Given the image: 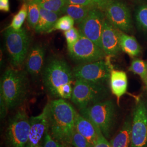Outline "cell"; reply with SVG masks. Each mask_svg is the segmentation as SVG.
<instances>
[{
	"mask_svg": "<svg viewBox=\"0 0 147 147\" xmlns=\"http://www.w3.org/2000/svg\"><path fill=\"white\" fill-rule=\"evenodd\" d=\"M45 106L49 134L53 138L65 146H71L77 111L63 99L52 100Z\"/></svg>",
	"mask_w": 147,
	"mask_h": 147,
	"instance_id": "obj_1",
	"label": "cell"
},
{
	"mask_svg": "<svg viewBox=\"0 0 147 147\" xmlns=\"http://www.w3.org/2000/svg\"><path fill=\"white\" fill-rule=\"evenodd\" d=\"M42 76L44 88L50 96L70 99L75 78L73 70L65 61L61 58L51 59L44 67Z\"/></svg>",
	"mask_w": 147,
	"mask_h": 147,
	"instance_id": "obj_2",
	"label": "cell"
},
{
	"mask_svg": "<svg viewBox=\"0 0 147 147\" xmlns=\"http://www.w3.org/2000/svg\"><path fill=\"white\" fill-rule=\"evenodd\" d=\"M30 84L27 74L24 71L8 69L1 79L0 99L8 111L19 107L26 100Z\"/></svg>",
	"mask_w": 147,
	"mask_h": 147,
	"instance_id": "obj_3",
	"label": "cell"
},
{
	"mask_svg": "<svg viewBox=\"0 0 147 147\" xmlns=\"http://www.w3.org/2000/svg\"><path fill=\"white\" fill-rule=\"evenodd\" d=\"M79 112L96 125L106 138L110 137L116 114L115 106L112 100L96 102L79 110Z\"/></svg>",
	"mask_w": 147,
	"mask_h": 147,
	"instance_id": "obj_4",
	"label": "cell"
},
{
	"mask_svg": "<svg viewBox=\"0 0 147 147\" xmlns=\"http://www.w3.org/2000/svg\"><path fill=\"white\" fill-rule=\"evenodd\" d=\"M4 34L11 64L14 67H19L23 64L29 53L30 37L25 28L14 30L8 27Z\"/></svg>",
	"mask_w": 147,
	"mask_h": 147,
	"instance_id": "obj_5",
	"label": "cell"
},
{
	"mask_svg": "<svg viewBox=\"0 0 147 147\" xmlns=\"http://www.w3.org/2000/svg\"><path fill=\"white\" fill-rule=\"evenodd\" d=\"M108 94V89L105 85L75 80L70 99L78 110H80L105 100Z\"/></svg>",
	"mask_w": 147,
	"mask_h": 147,
	"instance_id": "obj_6",
	"label": "cell"
},
{
	"mask_svg": "<svg viewBox=\"0 0 147 147\" xmlns=\"http://www.w3.org/2000/svg\"><path fill=\"white\" fill-rule=\"evenodd\" d=\"M30 129V117L25 109L16 111L9 120L5 139L7 147H26Z\"/></svg>",
	"mask_w": 147,
	"mask_h": 147,
	"instance_id": "obj_7",
	"label": "cell"
},
{
	"mask_svg": "<svg viewBox=\"0 0 147 147\" xmlns=\"http://www.w3.org/2000/svg\"><path fill=\"white\" fill-rule=\"evenodd\" d=\"M112 70V65L108 59L80 64L73 69V73L75 80L105 85L110 81Z\"/></svg>",
	"mask_w": 147,
	"mask_h": 147,
	"instance_id": "obj_8",
	"label": "cell"
},
{
	"mask_svg": "<svg viewBox=\"0 0 147 147\" xmlns=\"http://www.w3.org/2000/svg\"><path fill=\"white\" fill-rule=\"evenodd\" d=\"M67 48L69 56L74 61L80 63L102 60L106 55L102 49L82 34L76 42Z\"/></svg>",
	"mask_w": 147,
	"mask_h": 147,
	"instance_id": "obj_9",
	"label": "cell"
},
{
	"mask_svg": "<svg viewBox=\"0 0 147 147\" xmlns=\"http://www.w3.org/2000/svg\"><path fill=\"white\" fill-rule=\"evenodd\" d=\"M129 147H147V106L142 100L134 110Z\"/></svg>",
	"mask_w": 147,
	"mask_h": 147,
	"instance_id": "obj_10",
	"label": "cell"
},
{
	"mask_svg": "<svg viewBox=\"0 0 147 147\" xmlns=\"http://www.w3.org/2000/svg\"><path fill=\"white\" fill-rule=\"evenodd\" d=\"M105 20L103 11L93 7L84 20L78 24L80 34L88 38L101 49V37Z\"/></svg>",
	"mask_w": 147,
	"mask_h": 147,
	"instance_id": "obj_11",
	"label": "cell"
},
{
	"mask_svg": "<svg viewBox=\"0 0 147 147\" xmlns=\"http://www.w3.org/2000/svg\"><path fill=\"white\" fill-rule=\"evenodd\" d=\"M106 19L116 28L128 32L131 30V17L128 7L119 0H111L104 10Z\"/></svg>",
	"mask_w": 147,
	"mask_h": 147,
	"instance_id": "obj_12",
	"label": "cell"
},
{
	"mask_svg": "<svg viewBox=\"0 0 147 147\" xmlns=\"http://www.w3.org/2000/svg\"><path fill=\"white\" fill-rule=\"evenodd\" d=\"M49 132L46 106L39 115L30 117V129L26 147H41Z\"/></svg>",
	"mask_w": 147,
	"mask_h": 147,
	"instance_id": "obj_13",
	"label": "cell"
},
{
	"mask_svg": "<svg viewBox=\"0 0 147 147\" xmlns=\"http://www.w3.org/2000/svg\"><path fill=\"white\" fill-rule=\"evenodd\" d=\"M120 34L106 18L101 37V48L106 55L115 56L119 53L121 49Z\"/></svg>",
	"mask_w": 147,
	"mask_h": 147,
	"instance_id": "obj_14",
	"label": "cell"
},
{
	"mask_svg": "<svg viewBox=\"0 0 147 147\" xmlns=\"http://www.w3.org/2000/svg\"><path fill=\"white\" fill-rule=\"evenodd\" d=\"M75 129L84 137L93 147L102 134L91 121L81 115L79 112H77L76 115Z\"/></svg>",
	"mask_w": 147,
	"mask_h": 147,
	"instance_id": "obj_15",
	"label": "cell"
},
{
	"mask_svg": "<svg viewBox=\"0 0 147 147\" xmlns=\"http://www.w3.org/2000/svg\"><path fill=\"white\" fill-rule=\"evenodd\" d=\"M45 49L39 44L34 45L30 50L26 58L27 72L37 78L41 73L44 62Z\"/></svg>",
	"mask_w": 147,
	"mask_h": 147,
	"instance_id": "obj_16",
	"label": "cell"
},
{
	"mask_svg": "<svg viewBox=\"0 0 147 147\" xmlns=\"http://www.w3.org/2000/svg\"><path fill=\"white\" fill-rule=\"evenodd\" d=\"M110 84L112 93L117 98L118 102H119L120 98L126 93L127 90L126 74L123 71L113 69L111 73Z\"/></svg>",
	"mask_w": 147,
	"mask_h": 147,
	"instance_id": "obj_17",
	"label": "cell"
},
{
	"mask_svg": "<svg viewBox=\"0 0 147 147\" xmlns=\"http://www.w3.org/2000/svg\"><path fill=\"white\" fill-rule=\"evenodd\" d=\"M61 14L40 8V17L34 28L37 33H49L52 30Z\"/></svg>",
	"mask_w": 147,
	"mask_h": 147,
	"instance_id": "obj_18",
	"label": "cell"
},
{
	"mask_svg": "<svg viewBox=\"0 0 147 147\" xmlns=\"http://www.w3.org/2000/svg\"><path fill=\"white\" fill-rule=\"evenodd\" d=\"M132 121L129 118L124 122L119 131L111 141V147H129L130 144Z\"/></svg>",
	"mask_w": 147,
	"mask_h": 147,
	"instance_id": "obj_19",
	"label": "cell"
},
{
	"mask_svg": "<svg viewBox=\"0 0 147 147\" xmlns=\"http://www.w3.org/2000/svg\"><path fill=\"white\" fill-rule=\"evenodd\" d=\"M121 50L131 57H135L141 53V47L135 37L125 33L120 34Z\"/></svg>",
	"mask_w": 147,
	"mask_h": 147,
	"instance_id": "obj_20",
	"label": "cell"
},
{
	"mask_svg": "<svg viewBox=\"0 0 147 147\" xmlns=\"http://www.w3.org/2000/svg\"><path fill=\"white\" fill-rule=\"evenodd\" d=\"M92 8L84 5L67 3L63 13L71 17L75 22L79 24L84 20Z\"/></svg>",
	"mask_w": 147,
	"mask_h": 147,
	"instance_id": "obj_21",
	"label": "cell"
},
{
	"mask_svg": "<svg viewBox=\"0 0 147 147\" xmlns=\"http://www.w3.org/2000/svg\"><path fill=\"white\" fill-rule=\"evenodd\" d=\"M28 14L27 20L30 27L34 29L40 17V0H33L28 3Z\"/></svg>",
	"mask_w": 147,
	"mask_h": 147,
	"instance_id": "obj_22",
	"label": "cell"
},
{
	"mask_svg": "<svg viewBox=\"0 0 147 147\" xmlns=\"http://www.w3.org/2000/svg\"><path fill=\"white\" fill-rule=\"evenodd\" d=\"M27 14L28 5L24 2L21 5L20 10L14 16L9 27L14 30H19L21 29L24 21L27 18Z\"/></svg>",
	"mask_w": 147,
	"mask_h": 147,
	"instance_id": "obj_23",
	"label": "cell"
},
{
	"mask_svg": "<svg viewBox=\"0 0 147 147\" xmlns=\"http://www.w3.org/2000/svg\"><path fill=\"white\" fill-rule=\"evenodd\" d=\"M41 7L49 11L61 14L67 4L65 0H40Z\"/></svg>",
	"mask_w": 147,
	"mask_h": 147,
	"instance_id": "obj_24",
	"label": "cell"
},
{
	"mask_svg": "<svg viewBox=\"0 0 147 147\" xmlns=\"http://www.w3.org/2000/svg\"><path fill=\"white\" fill-rule=\"evenodd\" d=\"M129 70L135 74L138 75L145 81L147 77V64L144 61L140 59H135L132 62Z\"/></svg>",
	"mask_w": 147,
	"mask_h": 147,
	"instance_id": "obj_25",
	"label": "cell"
},
{
	"mask_svg": "<svg viewBox=\"0 0 147 147\" xmlns=\"http://www.w3.org/2000/svg\"><path fill=\"white\" fill-rule=\"evenodd\" d=\"M75 21L70 16H65L59 18L55 23L54 26L49 33L54 31H66L73 27Z\"/></svg>",
	"mask_w": 147,
	"mask_h": 147,
	"instance_id": "obj_26",
	"label": "cell"
},
{
	"mask_svg": "<svg viewBox=\"0 0 147 147\" xmlns=\"http://www.w3.org/2000/svg\"><path fill=\"white\" fill-rule=\"evenodd\" d=\"M135 17L139 26L147 32V5L140 6L136 11Z\"/></svg>",
	"mask_w": 147,
	"mask_h": 147,
	"instance_id": "obj_27",
	"label": "cell"
},
{
	"mask_svg": "<svg viewBox=\"0 0 147 147\" xmlns=\"http://www.w3.org/2000/svg\"><path fill=\"white\" fill-rule=\"evenodd\" d=\"M71 146L73 147H93L84 137L75 129L72 136Z\"/></svg>",
	"mask_w": 147,
	"mask_h": 147,
	"instance_id": "obj_28",
	"label": "cell"
},
{
	"mask_svg": "<svg viewBox=\"0 0 147 147\" xmlns=\"http://www.w3.org/2000/svg\"><path fill=\"white\" fill-rule=\"evenodd\" d=\"M64 34L67 43V47L73 45L74 43L76 42L81 36L79 30L74 27L68 31L64 32Z\"/></svg>",
	"mask_w": 147,
	"mask_h": 147,
	"instance_id": "obj_29",
	"label": "cell"
},
{
	"mask_svg": "<svg viewBox=\"0 0 147 147\" xmlns=\"http://www.w3.org/2000/svg\"><path fill=\"white\" fill-rule=\"evenodd\" d=\"M41 147H65V146L53 138L48 132Z\"/></svg>",
	"mask_w": 147,
	"mask_h": 147,
	"instance_id": "obj_30",
	"label": "cell"
},
{
	"mask_svg": "<svg viewBox=\"0 0 147 147\" xmlns=\"http://www.w3.org/2000/svg\"><path fill=\"white\" fill-rule=\"evenodd\" d=\"M67 3L72 4V5H84L89 7L90 8L95 7L94 3L92 2L91 0H65Z\"/></svg>",
	"mask_w": 147,
	"mask_h": 147,
	"instance_id": "obj_31",
	"label": "cell"
},
{
	"mask_svg": "<svg viewBox=\"0 0 147 147\" xmlns=\"http://www.w3.org/2000/svg\"><path fill=\"white\" fill-rule=\"evenodd\" d=\"M95 7L102 11H104L106 6L111 0H91Z\"/></svg>",
	"mask_w": 147,
	"mask_h": 147,
	"instance_id": "obj_32",
	"label": "cell"
},
{
	"mask_svg": "<svg viewBox=\"0 0 147 147\" xmlns=\"http://www.w3.org/2000/svg\"><path fill=\"white\" fill-rule=\"evenodd\" d=\"M93 147H111L110 143L107 141L106 138L101 134Z\"/></svg>",
	"mask_w": 147,
	"mask_h": 147,
	"instance_id": "obj_33",
	"label": "cell"
},
{
	"mask_svg": "<svg viewBox=\"0 0 147 147\" xmlns=\"http://www.w3.org/2000/svg\"><path fill=\"white\" fill-rule=\"evenodd\" d=\"M0 10L5 12L9 11V0H0Z\"/></svg>",
	"mask_w": 147,
	"mask_h": 147,
	"instance_id": "obj_34",
	"label": "cell"
},
{
	"mask_svg": "<svg viewBox=\"0 0 147 147\" xmlns=\"http://www.w3.org/2000/svg\"><path fill=\"white\" fill-rule=\"evenodd\" d=\"M24 1V2L25 3H30L31 2H32V1H33V0H23Z\"/></svg>",
	"mask_w": 147,
	"mask_h": 147,
	"instance_id": "obj_35",
	"label": "cell"
},
{
	"mask_svg": "<svg viewBox=\"0 0 147 147\" xmlns=\"http://www.w3.org/2000/svg\"><path fill=\"white\" fill-rule=\"evenodd\" d=\"M145 83H146V87H147V77L146 79V80H145Z\"/></svg>",
	"mask_w": 147,
	"mask_h": 147,
	"instance_id": "obj_36",
	"label": "cell"
},
{
	"mask_svg": "<svg viewBox=\"0 0 147 147\" xmlns=\"http://www.w3.org/2000/svg\"><path fill=\"white\" fill-rule=\"evenodd\" d=\"M65 147H73L71 146H65Z\"/></svg>",
	"mask_w": 147,
	"mask_h": 147,
	"instance_id": "obj_37",
	"label": "cell"
},
{
	"mask_svg": "<svg viewBox=\"0 0 147 147\" xmlns=\"http://www.w3.org/2000/svg\"></svg>",
	"mask_w": 147,
	"mask_h": 147,
	"instance_id": "obj_38",
	"label": "cell"
}]
</instances>
